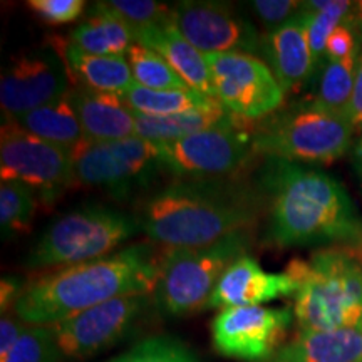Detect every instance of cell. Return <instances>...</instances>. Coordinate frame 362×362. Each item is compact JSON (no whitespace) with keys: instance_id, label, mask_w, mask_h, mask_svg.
Wrapping results in <instances>:
<instances>
[{"instance_id":"18","label":"cell","mask_w":362,"mask_h":362,"mask_svg":"<svg viewBox=\"0 0 362 362\" xmlns=\"http://www.w3.org/2000/svg\"><path fill=\"white\" fill-rule=\"evenodd\" d=\"M133 34L136 44L160 54L189 88L215 98L214 79L206 56L176 29L173 21L133 29Z\"/></svg>"},{"instance_id":"33","label":"cell","mask_w":362,"mask_h":362,"mask_svg":"<svg viewBox=\"0 0 362 362\" xmlns=\"http://www.w3.org/2000/svg\"><path fill=\"white\" fill-rule=\"evenodd\" d=\"M27 6L47 24L61 25L79 19L86 4L84 0H30Z\"/></svg>"},{"instance_id":"8","label":"cell","mask_w":362,"mask_h":362,"mask_svg":"<svg viewBox=\"0 0 362 362\" xmlns=\"http://www.w3.org/2000/svg\"><path fill=\"white\" fill-rule=\"evenodd\" d=\"M76 185L104 189L116 200L141 192L163 170L158 144L131 136L117 141L84 139L71 149Z\"/></svg>"},{"instance_id":"19","label":"cell","mask_w":362,"mask_h":362,"mask_svg":"<svg viewBox=\"0 0 362 362\" xmlns=\"http://www.w3.org/2000/svg\"><path fill=\"white\" fill-rule=\"evenodd\" d=\"M67 98L78 115L86 139L117 141L136 136V112L119 94L71 88Z\"/></svg>"},{"instance_id":"38","label":"cell","mask_w":362,"mask_h":362,"mask_svg":"<svg viewBox=\"0 0 362 362\" xmlns=\"http://www.w3.org/2000/svg\"><path fill=\"white\" fill-rule=\"evenodd\" d=\"M24 287L25 284L17 277L2 279V285H0V309H2V314H6V310L8 309H13Z\"/></svg>"},{"instance_id":"27","label":"cell","mask_w":362,"mask_h":362,"mask_svg":"<svg viewBox=\"0 0 362 362\" xmlns=\"http://www.w3.org/2000/svg\"><path fill=\"white\" fill-rule=\"evenodd\" d=\"M37 197L27 185L16 180H2L0 183V226L4 238L27 232L33 225Z\"/></svg>"},{"instance_id":"16","label":"cell","mask_w":362,"mask_h":362,"mask_svg":"<svg viewBox=\"0 0 362 362\" xmlns=\"http://www.w3.org/2000/svg\"><path fill=\"white\" fill-rule=\"evenodd\" d=\"M297 288V280L291 274L267 272L247 253L235 260L221 275L208 309L262 305L277 298L293 297Z\"/></svg>"},{"instance_id":"21","label":"cell","mask_w":362,"mask_h":362,"mask_svg":"<svg viewBox=\"0 0 362 362\" xmlns=\"http://www.w3.org/2000/svg\"><path fill=\"white\" fill-rule=\"evenodd\" d=\"M67 72L78 88L99 93L123 94L134 84L133 71L126 56H93L67 42L62 49Z\"/></svg>"},{"instance_id":"12","label":"cell","mask_w":362,"mask_h":362,"mask_svg":"<svg viewBox=\"0 0 362 362\" xmlns=\"http://www.w3.org/2000/svg\"><path fill=\"white\" fill-rule=\"evenodd\" d=\"M293 320L292 307H226L211 320V344L228 359L265 362L284 346Z\"/></svg>"},{"instance_id":"17","label":"cell","mask_w":362,"mask_h":362,"mask_svg":"<svg viewBox=\"0 0 362 362\" xmlns=\"http://www.w3.org/2000/svg\"><path fill=\"white\" fill-rule=\"evenodd\" d=\"M262 56L284 93H291L314 78L307 8L262 37Z\"/></svg>"},{"instance_id":"31","label":"cell","mask_w":362,"mask_h":362,"mask_svg":"<svg viewBox=\"0 0 362 362\" xmlns=\"http://www.w3.org/2000/svg\"><path fill=\"white\" fill-rule=\"evenodd\" d=\"M107 362H200V359L180 339L151 336Z\"/></svg>"},{"instance_id":"24","label":"cell","mask_w":362,"mask_h":362,"mask_svg":"<svg viewBox=\"0 0 362 362\" xmlns=\"http://www.w3.org/2000/svg\"><path fill=\"white\" fill-rule=\"evenodd\" d=\"M4 123H12L27 131L35 138L54 143L57 146L71 149L76 144L84 141L86 134L81 126L78 115L67 98L40 106L25 115H21L12 119H4Z\"/></svg>"},{"instance_id":"37","label":"cell","mask_w":362,"mask_h":362,"mask_svg":"<svg viewBox=\"0 0 362 362\" xmlns=\"http://www.w3.org/2000/svg\"><path fill=\"white\" fill-rule=\"evenodd\" d=\"M344 116L349 119V123L354 126H362V52L359 54L356 66V78H354V89H352L351 101L347 104V110Z\"/></svg>"},{"instance_id":"7","label":"cell","mask_w":362,"mask_h":362,"mask_svg":"<svg viewBox=\"0 0 362 362\" xmlns=\"http://www.w3.org/2000/svg\"><path fill=\"white\" fill-rule=\"evenodd\" d=\"M253 233L237 232L200 248H168L161 255L153 302L161 314L185 317L208 309L225 270L247 255Z\"/></svg>"},{"instance_id":"5","label":"cell","mask_w":362,"mask_h":362,"mask_svg":"<svg viewBox=\"0 0 362 362\" xmlns=\"http://www.w3.org/2000/svg\"><path fill=\"white\" fill-rule=\"evenodd\" d=\"M252 144L265 160L292 163H332L352 149L354 126L344 115L312 101L282 106L255 121Z\"/></svg>"},{"instance_id":"28","label":"cell","mask_w":362,"mask_h":362,"mask_svg":"<svg viewBox=\"0 0 362 362\" xmlns=\"http://www.w3.org/2000/svg\"><path fill=\"white\" fill-rule=\"evenodd\" d=\"M362 52V51H361ZM359 54L342 61H330L319 74L315 103L325 110L344 115L354 89L356 66Z\"/></svg>"},{"instance_id":"2","label":"cell","mask_w":362,"mask_h":362,"mask_svg":"<svg viewBox=\"0 0 362 362\" xmlns=\"http://www.w3.org/2000/svg\"><path fill=\"white\" fill-rule=\"evenodd\" d=\"M265 208L264 194L247 181L178 180L146 198L138 210L141 230L166 248H200L253 230Z\"/></svg>"},{"instance_id":"29","label":"cell","mask_w":362,"mask_h":362,"mask_svg":"<svg viewBox=\"0 0 362 362\" xmlns=\"http://www.w3.org/2000/svg\"><path fill=\"white\" fill-rule=\"evenodd\" d=\"M134 83L153 90H175L189 89L183 78L176 72L170 62H166L160 54L143 45L134 44L126 54Z\"/></svg>"},{"instance_id":"32","label":"cell","mask_w":362,"mask_h":362,"mask_svg":"<svg viewBox=\"0 0 362 362\" xmlns=\"http://www.w3.org/2000/svg\"><path fill=\"white\" fill-rule=\"evenodd\" d=\"M103 4L131 29H141V27L173 21V8L153 0H110Z\"/></svg>"},{"instance_id":"11","label":"cell","mask_w":362,"mask_h":362,"mask_svg":"<svg viewBox=\"0 0 362 362\" xmlns=\"http://www.w3.org/2000/svg\"><path fill=\"white\" fill-rule=\"evenodd\" d=\"M215 98L247 123L264 119L284 106L285 93L274 72L255 56L238 52L205 54Z\"/></svg>"},{"instance_id":"40","label":"cell","mask_w":362,"mask_h":362,"mask_svg":"<svg viewBox=\"0 0 362 362\" xmlns=\"http://www.w3.org/2000/svg\"><path fill=\"white\" fill-rule=\"evenodd\" d=\"M357 245H359V248H361V253H359V260L362 262V240H361L359 243H357Z\"/></svg>"},{"instance_id":"23","label":"cell","mask_w":362,"mask_h":362,"mask_svg":"<svg viewBox=\"0 0 362 362\" xmlns=\"http://www.w3.org/2000/svg\"><path fill=\"white\" fill-rule=\"evenodd\" d=\"M238 116L230 112L223 104L214 110L181 112L171 116H146L136 112V136L148 141L161 144L176 141L216 126L240 123Z\"/></svg>"},{"instance_id":"1","label":"cell","mask_w":362,"mask_h":362,"mask_svg":"<svg viewBox=\"0 0 362 362\" xmlns=\"http://www.w3.org/2000/svg\"><path fill=\"white\" fill-rule=\"evenodd\" d=\"M259 189L265 200V243L280 248L359 243L362 220L341 181L302 163L265 160Z\"/></svg>"},{"instance_id":"9","label":"cell","mask_w":362,"mask_h":362,"mask_svg":"<svg viewBox=\"0 0 362 362\" xmlns=\"http://www.w3.org/2000/svg\"><path fill=\"white\" fill-rule=\"evenodd\" d=\"M247 126V121H240L158 144L163 170L180 180L233 176L255 155Z\"/></svg>"},{"instance_id":"22","label":"cell","mask_w":362,"mask_h":362,"mask_svg":"<svg viewBox=\"0 0 362 362\" xmlns=\"http://www.w3.org/2000/svg\"><path fill=\"white\" fill-rule=\"evenodd\" d=\"M69 42L93 56H126L136 44L133 29L96 2L84 22L69 35Z\"/></svg>"},{"instance_id":"30","label":"cell","mask_w":362,"mask_h":362,"mask_svg":"<svg viewBox=\"0 0 362 362\" xmlns=\"http://www.w3.org/2000/svg\"><path fill=\"white\" fill-rule=\"evenodd\" d=\"M52 327L47 325H24L16 346L0 362H61Z\"/></svg>"},{"instance_id":"20","label":"cell","mask_w":362,"mask_h":362,"mask_svg":"<svg viewBox=\"0 0 362 362\" xmlns=\"http://www.w3.org/2000/svg\"><path fill=\"white\" fill-rule=\"evenodd\" d=\"M265 362H362V327L297 330Z\"/></svg>"},{"instance_id":"10","label":"cell","mask_w":362,"mask_h":362,"mask_svg":"<svg viewBox=\"0 0 362 362\" xmlns=\"http://www.w3.org/2000/svg\"><path fill=\"white\" fill-rule=\"evenodd\" d=\"M0 175L29 187L42 205H54L76 185L74 165L67 148L35 138L19 126L2 124Z\"/></svg>"},{"instance_id":"39","label":"cell","mask_w":362,"mask_h":362,"mask_svg":"<svg viewBox=\"0 0 362 362\" xmlns=\"http://www.w3.org/2000/svg\"><path fill=\"white\" fill-rule=\"evenodd\" d=\"M352 166H354V171L359 176L362 183V136L357 141L352 144Z\"/></svg>"},{"instance_id":"6","label":"cell","mask_w":362,"mask_h":362,"mask_svg":"<svg viewBox=\"0 0 362 362\" xmlns=\"http://www.w3.org/2000/svg\"><path fill=\"white\" fill-rule=\"evenodd\" d=\"M141 230L138 216L104 205H84L57 216L30 248V270L64 269L117 252Z\"/></svg>"},{"instance_id":"36","label":"cell","mask_w":362,"mask_h":362,"mask_svg":"<svg viewBox=\"0 0 362 362\" xmlns=\"http://www.w3.org/2000/svg\"><path fill=\"white\" fill-rule=\"evenodd\" d=\"M24 322L12 314H2L0 319V359L6 357L24 330Z\"/></svg>"},{"instance_id":"13","label":"cell","mask_w":362,"mask_h":362,"mask_svg":"<svg viewBox=\"0 0 362 362\" xmlns=\"http://www.w3.org/2000/svg\"><path fill=\"white\" fill-rule=\"evenodd\" d=\"M151 304L153 293L126 296L52 325L62 359L84 361L111 349L138 325Z\"/></svg>"},{"instance_id":"25","label":"cell","mask_w":362,"mask_h":362,"mask_svg":"<svg viewBox=\"0 0 362 362\" xmlns=\"http://www.w3.org/2000/svg\"><path fill=\"white\" fill-rule=\"evenodd\" d=\"M119 96L124 99V103L134 112L146 116H171L189 111L214 110V107H218L221 104L218 99L208 96V94L193 88L153 90L136 83Z\"/></svg>"},{"instance_id":"35","label":"cell","mask_w":362,"mask_h":362,"mask_svg":"<svg viewBox=\"0 0 362 362\" xmlns=\"http://www.w3.org/2000/svg\"><path fill=\"white\" fill-rule=\"evenodd\" d=\"M362 42L356 27L349 21L339 24L327 40V52H325V64L330 61H342L356 54H361Z\"/></svg>"},{"instance_id":"4","label":"cell","mask_w":362,"mask_h":362,"mask_svg":"<svg viewBox=\"0 0 362 362\" xmlns=\"http://www.w3.org/2000/svg\"><path fill=\"white\" fill-rule=\"evenodd\" d=\"M297 280L293 317L298 330L362 327V262L346 248H324L310 259L292 260Z\"/></svg>"},{"instance_id":"14","label":"cell","mask_w":362,"mask_h":362,"mask_svg":"<svg viewBox=\"0 0 362 362\" xmlns=\"http://www.w3.org/2000/svg\"><path fill=\"white\" fill-rule=\"evenodd\" d=\"M173 24L203 54H262V37L255 25L225 2H178Z\"/></svg>"},{"instance_id":"15","label":"cell","mask_w":362,"mask_h":362,"mask_svg":"<svg viewBox=\"0 0 362 362\" xmlns=\"http://www.w3.org/2000/svg\"><path fill=\"white\" fill-rule=\"evenodd\" d=\"M71 78L61 52L39 49L13 61L2 74L0 106L4 119H12L69 93Z\"/></svg>"},{"instance_id":"3","label":"cell","mask_w":362,"mask_h":362,"mask_svg":"<svg viewBox=\"0 0 362 362\" xmlns=\"http://www.w3.org/2000/svg\"><path fill=\"white\" fill-rule=\"evenodd\" d=\"M160 260L155 247L134 243L103 259L52 270L25 284L12 312L27 325L52 327L104 302L153 293Z\"/></svg>"},{"instance_id":"34","label":"cell","mask_w":362,"mask_h":362,"mask_svg":"<svg viewBox=\"0 0 362 362\" xmlns=\"http://www.w3.org/2000/svg\"><path fill=\"white\" fill-rule=\"evenodd\" d=\"M250 8L257 13L269 30H274L291 21L293 16L304 11V2H296V0H255L250 2Z\"/></svg>"},{"instance_id":"26","label":"cell","mask_w":362,"mask_h":362,"mask_svg":"<svg viewBox=\"0 0 362 362\" xmlns=\"http://www.w3.org/2000/svg\"><path fill=\"white\" fill-rule=\"evenodd\" d=\"M352 7V2L342 0H312L304 2L307 8V33H309V45L314 64V76L320 74L325 67V52H327V40L334 29L347 19Z\"/></svg>"}]
</instances>
